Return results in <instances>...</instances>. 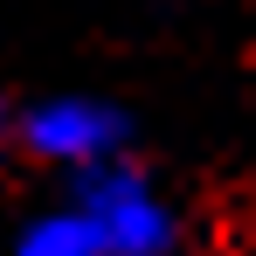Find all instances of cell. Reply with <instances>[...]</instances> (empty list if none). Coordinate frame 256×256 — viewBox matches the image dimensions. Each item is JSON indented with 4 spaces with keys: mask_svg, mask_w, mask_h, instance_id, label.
I'll return each instance as SVG.
<instances>
[{
    "mask_svg": "<svg viewBox=\"0 0 256 256\" xmlns=\"http://www.w3.org/2000/svg\"><path fill=\"white\" fill-rule=\"evenodd\" d=\"M84 208L104 228V256H166L173 250V214L160 208V194L118 160L84 166Z\"/></svg>",
    "mask_w": 256,
    "mask_h": 256,
    "instance_id": "cell-1",
    "label": "cell"
},
{
    "mask_svg": "<svg viewBox=\"0 0 256 256\" xmlns=\"http://www.w3.org/2000/svg\"><path fill=\"white\" fill-rule=\"evenodd\" d=\"M14 256H104V228L90 222V208H70V214L35 222V228L14 242Z\"/></svg>",
    "mask_w": 256,
    "mask_h": 256,
    "instance_id": "cell-3",
    "label": "cell"
},
{
    "mask_svg": "<svg viewBox=\"0 0 256 256\" xmlns=\"http://www.w3.org/2000/svg\"><path fill=\"white\" fill-rule=\"evenodd\" d=\"M21 138L42 152V160H62V166H97L118 152L125 138V118L111 104H90V97H56L42 111L21 118Z\"/></svg>",
    "mask_w": 256,
    "mask_h": 256,
    "instance_id": "cell-2",
    "label": "cell"
}]
</instances>
